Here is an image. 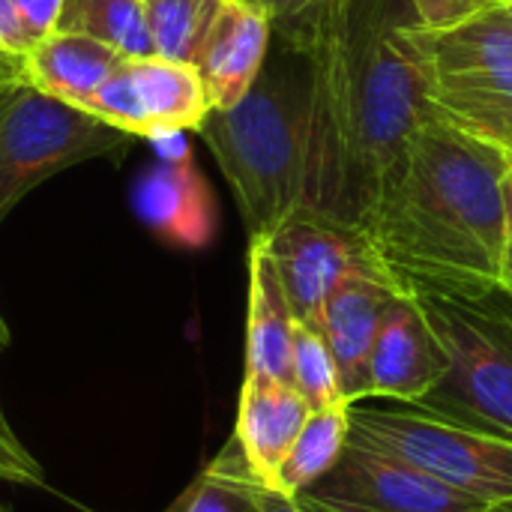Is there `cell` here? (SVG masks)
Listing matches in <instances>:
<instances>
[{
    "instance_id": "4316f807",
    "label": "cell",
    "mask_w": 512,
    "mask_h": 512,
    "mask_svg": "<svg viewBox=\"0 0 512 512\" xmlns=\"http://www.w3.org/2000/svg\"><path fill=\"white\" fill-rule=\"evenodd\" d=\"M249 498H252V507L255 512H303L297 495L261 480L255 471L249 474Z\"/></svg>"
},
{
    "instance_id": "cb8c5ba5",
    "label": "cell",
    "mask_w": 512,
    "mask_h": 512,
    "mask_svg": "<svg viewBox=\"0 0 512 512\" xmlns=\"http://www.w3.org/2000/svg\"><path fill=\"white\" fill-rule=\"evenodd\" d=\"M408 6L423 27H453L498 9L501 0H408Z\"/></svg>"
},
{
    "instance_id": "ac0fdd59",
    "label": "cell",
    "mask_w": 512,
    "mask_h": 512,
    "mask_svg": "<svg viewBox=\"0 0 512 512\" xmlns=\"http://www.w3.org/2000/svg\"><path fill=\"white\" fill-rule=\"evenodd\" d=\"M57 30L93 36L123 57L153 54L147 6L141 0H63Z\"/></svg>"
},
{
    "instance_id": "f1b7e54d",
    "label": "cell",
    "mask_w": 512,
    "mask_h": 512,
    "mask_svg": "<svg viewBox=\"0 0 512 512\" xmlns=\"http://www.w3.org/2000/svg\"><path fill=\"white\" fill-rule=\"evenodd\" d=\"M504 207H507V225H504V255H501V291L512 300V168L504 177Z\"/></svg>"
},
{
    "instance_id": "8d00e7d4",
    "label": "cell",
    "mask_w": 512,
    "mask_h": 512,
    "mask_svg": "<svg viewBox=\"0 0 512 512\" xmlns=\"http://www.w3.org/2000/svg\"><path fill=\"white\" fill-rule=\"evenodd\" d=\"M0 512H9V510H6V507H0Z\"/></svg>"
},
{
    "instance_id": "e575fe53",
    "label": "cell",
    "mask_w": 512,
    "mask_h": 512,
    "mask_svg": "<svg viewBox=\"0 0 512 512\" xmlns=\"http://www.w3.org/2000/svg\"><path fill=\"white\" fill-rule=\"evenodd\" d=\"M141 3H144V6H147V3H153V0H141Z\"/></svg>"
},
{
    "instance_id": "74e56055",
    "label": "cell",
    "mask_w": 512,
    "mask_h": 512,
    "mask_svg": "<svg viewBox=\"0 0 512 512\" xmlns=\"http://www.w3.org/2000/svg\"><path fill=\"white\" fill-rule=\"evenodd\" d=\"M510 156H512V147H510Z\"/></svg>"
},
{
    "instance_id": "8992f818",
    "label": "cell",
    "mask_w": 512,
    "mask_h": 512,
    "mask_svg": "<svg viewBox=\"0 0 512 512\" xmlns=\"http://www.w3.org/2000/svg\"><path fill=\"white\" fill-rule=\"evenodd\" d=\"M351 441L387 453L432 480L483 501H512V441L462 426L417 405H348Z\"/></svg>"
},
{
    "instance_id": "f546056e",
    "label": "cell",
    "mask_w": 512,
    "mask_h": 512,
    "mask_svg": "<svg viewBox=\"0 0 512 512\" xmlns=\"http://www.w3.org/2000/svg\"><path fill=\"white\" fill-rule=\"evenodd\" d=\"M147 141L153 144L159 162H180V159L192 156V147L186 144V132H162V135H153Z\"/></svg>"
},
{
    "instance_id": "30bf717a",
    "label": "cell",
    "mask_w": 512,
    "mask_h": 512,
    "mask_svg": "<svg viewBox=\"0 0 512 512\" xmlns=\"http://www.w3.org/2000/svg\"><path fill=\"white\" fill-rule=\"evenodd\" d=\"M210 96L192 63L126 57L81 111L126 132L153 138L162 132H198L210 114Z\"/></svg>"
},
{
    "instance_id": "5b68a950",
    "label": "cell",
    "mask_w": 512,
    "mask_h": 512,
    "mask_svg": "<svg viewBox=\"0 0 512 512\" xmlns=\"http://www.w3.org/2000/svg\"><path fill=\"white\" fill-rule=\"evenodd\" d=\"M414 297L450 357L447 375L417 408L512 441V312L495 303L498 291Z\"/></svg>"
},
{
    "instance_id": "ba28073f",
    "label": "cell",
    "mask_w": 512,
    "mask_h": 512,
    "mask_svg": "<svg viewBox=\"0 0 512 512\" xmlns=\"http://www.w3.org/2000/svg\"><path fill=\"white\" fill-rule=\"evenodd\" d=\"M258 243L267 249L279 273L294 321L309 327H318V315L327 297L348 276L366 273L399 288L363 231L312 210H300Z\"/></svg>"
},
{
    "instance_id": "52a82bcc",
    "label": "cell",
    "mask_w": 512,
    "mask_h": 512,
    "mask_svg": "<svg viewBox=\"0 0 512 512\" xmlns=\"http://www.w3.org/2000/svg\"><path fill=\"white\" fill-rule=\"evenodd\" d=\"M126 132L60 102L27 78L0 81V225L48 177L123 147Z\"/></svg>"
},
{
    "instance_id": "1f68e13d",
    "label": "cell",
    "mask_w": 512,
    "mask_h": 512,
    "mask_svg": "<svg viewBox=\"0 0 512 512\" xmlns=\"http://www.w3.org/2000/svg\"><path fill=\"white\" fill-rule=\"evenodd\" d=\"M6 345H9V330H6V324L0 318V348H6Z\"/></svg>"
},
{
    "instance_id": "7c38bea8",
    "label": "cell",
    "mask_w": 512,
    "mask_h": 512,
    "mask_svg": "<svg viewBox=\"0 0 512 512\" xmlns=\"http://www.w3.org/2000/svg\"><path fill=\"white\" fill-rule=\"evenodd\" d=\"M270 36L273 18L261 0H222L192 63L213 108H231L255 87Z\"/></svg>"
},
{
    "instance_id": "9c48e42d",
    "label": "cell",
    "mask_w": 512,
    "mask_h": 512,
    "mask_svg": "<svg viewBox=\"0 0 512 512\" xmlns=\"http://www.w3.org/2000/svg\"><path fill=\"white\" fill-rule=\"evenodd\" d=\"M303 512H486L429 474L348 438L339 462L297 495Z\"/></svg>"
},
{
    "instance_id": "83f0119b",
    "label": "cell",
    "mask_w": 512,
    "mask_h": 512,
    "mask_svg": "<svg viewBox=\"0 0 512 512\" xmlns=\"http://www.w3.org/2000/svg\"><path fill=\"white\" fill-rule=\"evenodd\" d=\"M0 42H3L9 51L24 54V57H27V51L33 48V42H30V36L24 33V24H21L18 9H15L12 0H0Z\"/></svg>"
},
{
    "instance_id": "484cf974",
    "label": "cell",
    "mask_w": 512,
    "mask_h": 512,
    "mask_svg": "<svg viewBox=\"0 0 512 512\" xmlns=\"http://www.w3.org/2000/svg\"><path fill=\"white\" fill-rule=\"evenodd\" d=\"M12 3H15L18 18L24 24V33L30 36L33 45L57 30L60 12H63V0H12Z\"/></svg>"
},
{
    "instance_id": "6da1fadb",
    "label": "cell",
    "mask_w": 512,
    "mask_h": 512,
    "mask_svg": "<svg viewBox=\"0 0 512 512\" xmlns=\"http://www.w3.org/2000/svg\"><path fill=\"white\" fill-rule=\"evenodd\" d=\"M408 0H321L303 45L312 132L306 207L363 231L417 123L432 111L405 39Z\"/></svg>"
},
{
    "instance_id": "603a6c76",
    "label": "cell",
    "mask_w": 512,
    "mask_h": 512,
    "mask_svg": "<svg viewBox=\"0 0 512 512\" xmlns=\"http://www.w3.org/2000/svg\"><path fill=\"white\" fill-rule=\"evenodd\" d=\"M0 483H15L30 489L45 486V468L18 441V435L9 429L3 414H0Z\"/></svg>"
},
{
    "instance_id": "3957f363",
    "label": "cell",
    "mask_w": 512,
    "mask_h": 512,
    "mask_svg": "<svg viewBox=\"0 0 512 512\" xmlns=\"http://www.w3.org/2000/svg\"><path fill=\"white\" fill-rule=\"evenodd\" d=\"M312 96L309 63L270 69L231 108H210L198 135L225 174L249 240H261L306 207Z\"/></svg>"
},
{
    "instance_id": "e0dca14e",
    "label": "cell",
    "mask_w": 512,
    "mask_h": 512,
    "mask_svg": "<svg viewBox=\"0 0 512 512\" xmlns=\"http://www.w3.org/2000/svg\"><path fill=\"white\" fill-rule=\"evenodd\" d=\"M126 57L84 33H51L27 51V81L81 108Z\"/></svg>"
},
{
    "instance_id": "ffe728a7",
    "label": "cell",
    "mask_w": 512,
    "mask_h": 512,
    "mask_svg": "<svg viewBox=\"0 0 512 512\" xmlns=\"http://www.w3.org/2000/svg\"><path fill=\"white\" fill-rule=\"evenodd\" d=\"M249 462L231 438L225 450L186 486L165 512H255L249 498Z\"/></svg>"
},
{
    "instance_id": "9a60e30c",
    "label": "cell",
    "mask_w": 512,
    "mask_h": 512,
    "mask_svg": "<svg viewBox=\"0 0 512 512\" xmlns=\"http://www.w3.org/2000/svg\"><path fill=\"white\" fill-rule=\"evenodd\" d=\"M309 414L312 411L306 399L294 390V384L243 378L234 441L261 480L276 486V474L291 453L297 435L303 432Z\"/></svg>"
},
{
    "instance_id": "4fadbf2b",
    "label": "cell",
    "mask_w": 512,
    "mask_h": 512,
    "mask_svg": "<svg viewBox=\"0 0 512 512\" xmlns=\"http://www.w3.org/2000/svg\"><path fill=\"white\" fill-rule=\"evenodd\" d=\"M396 294L402 291L390 282L357 273L336 285L318 315V330L333 354L342 399L348 405L369 399V360L375 336Z\"/></svg>"
},
{
    "instance_id": "836d02e7",
    "label": "cell",
    "mask_w": 512,
    "mask_h": 512,
    "mask_svg": "<svg viewBox=\"0 0 512 512\" xmlns=\"http://www.w3.org/2000/svg\"><path fill=\"white\" fill-rule=\"evenodd\" d=\"M498 12H501V15H504V18H507V21L512 24V3H504V6H498Z\"/></svg>"
},
{
    "instance_id": "d590c367",
    "label": "cell",
    "mask_w": 512,
    "mask_h": 512,
    "mask_svg": "<svg viewBox=\"0 0 512 512\" xmlns=\"http://www.w3.org/2000/svg\"><path fill=\"white\" fill-rule=\"evenodd\" d=\"M504 3H512V0H501V6H504Z\"/></svg>"
},
{
    "instance_id": "7a4b0ae2",
    "label": "cell",
    "mask_w": 512,
    "mask_h": 512,
    "mask_svg": "<svg viewBox=\"0 0 512 512\" xmlns=\"http://www.w3.org/2000/svg\"><path fill=\"white\" fill-rule=\"evenodd\" d=\"M507 147L426 114L363 225L402 294L486 297L501 291Z\"/></svg>"
},
{
    "instance_id": "277c9868",
    "label": "cell",
    "mask_w": 512,
    "mask_h": 512,
    "mask_svg": "<svg viewBox=\"0 0 512 512\" xmlns=\"http://www.w3.org/2000/svg\"><path fill=\"white\" fill-rule=\"evenodd\" d=\"M405 39L432 114L489 144L512 147V24L498 12L453 27L408 18Z\"/></svg>"
},
{
    "instance_id": "7402d4cb",
    "label": "cell",
    "mask_w": 512,
    "mask_h": 512,
    "mask_svg": "<svg viewBox=\"0 0 512 512\" xmlns=\"http://www.w3.org/2000/svg\"><path fill=\"white\" fill-rule=\"evenodd\" d=\"M291 384L306 399L309 411L348 405L342 399L339 375L333 354L318 327L294 321V345H291Z\"/></svg>"
},
{
    "instance_id": "4dcf8cb0",
    "label": "cell",
    "mask_w": 512,
    "mask_h": 512,
    "mask_svg": "<svg viewBox=\"0 0 512 512\" xmlns=\"http://www.w3.org/2000/svg\"><path fill=\"white\" fill-rule=\"evenodd\" d=\"M12 78H27V57L9 51L0 42V81H12Z\"/></svg>"
},
{
    "instance_id": "d6a6232c",
    "label": "cell",
    "mask_w": 512,
    "mask_h": 512,
    "mask_svg": "<svg viewBox=\"0 0 512 512\" xmlns=\"http://www.w3.org/2000/svg\"><path fill=\"white\" fill-rule=\"evenodd\" d=\"M486 512H512V501H504V504H495V507H489Z\"/></svg>"
},
{
    "instance_id": "d4e9b609",
    "label": "cell",
    "mask_w": 512,
    "mask_h": 512,
    "mask_svg": "<svg viewBox=\"0 0 512 512\" xmlns=\"http://www.w3.org/2000/svg\"><path fill=\"white\" fill-rule=\"evenodd\" d=\"M273 18V30L297 51L309 33V24L321 6V0H261Z\"/></svg>"
},
{
    "instance_id": "d6986e66",
    "label": "cell",
    "mask_w": 512,
    "mask_h": 512,
    "mask_svg": "<svg viewBox=\"0 0 512 512\" xmlns=\"http://www.w3.org/2000/svg\"><path fill=\"white\" fill-rule=\"evenodd\" d=\"M348 438H351L348 405L312 411L276 474V486L291 495H300L339 462V456L348 447Z\"/></svg>"
},
{
    "instance_id": "44dd1931",
    "label": "cell",
    "mask_w": 512,
    "mask_h": 512,
    "mask_svg": "<svg viewBox=\"0 0 512 512\" xmlns=\"http://www.w3.org/2000/svg\"><path fill=\"white\" fill-rule=\"evenodd\" d=\"M219 6L222 0H153L147 3L153 54L165 60L195 63V54Z\"/></svg>"
},
{
    "instance_id": "5bb4252c",
    "label": "cell",
    "mask_w": 512,
    "mask_h": 512,
    "mask_svg": "<svg viewBox=\"0 0 512 512\" xmlns=\"http://www.w3.org/2000/svg\"><path fill=\"white\" fill-rule=\"evenodd\" d=\"M138 216L168 243L198 249L216 231V204L195 159L156 162L135 186Z\"/></svg>"
},
{
    "instance_id": "8fae6325",
    "label": "cell",
    "mask_w": 512,
    "mask_h": 512,
    "mask_svg": "<svg viewBox=\"0 0 512 512\" xmlns=\"http://www.w3.org/2000/svg\"><path fill=\"white\" fill-rule=\"evenodd\" d=\"M450 369V357L414 294H396L381 318L372 360L369 399L417 405Z\"/></svg>"
},
{
    "instance_id": "2e32d148",
    "label": "cell",
    "mask_w": 512,
    "mask_h": 512,
    "mask_svg": "<svg viewBox=\"0 0 512 512\" xmlns=\"http://www.w3.org/2000/svg\"><path fill=\"white\" fill-rule=\"evenodd\" d=\"M294 312L279 273L258 240H249V309H246V375L291 384Z\"/></svg>"
}]
</instances>
